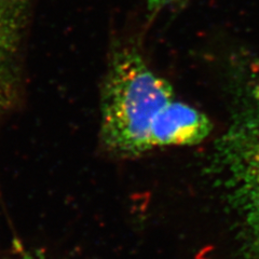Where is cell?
Segmentation results:
<instances>
[{
    "mask_svg": "<svg viewBox=\"0 0 259 259\" xmlns=\"http://www.w3.org/2000/svg\"><path fill=\"white\" fill-rule=\"evenodd\" d=\"M187 0H146V6L151 14H157L168 8L182 5Z\"/></svg>",
    "mask_w": 259,
    "mask_h": 259,
    "instance_id": "obj_4",
    "label": "cell"
},
{
    "mask_svg": "<svg viewBox=\"0 0 259 259\" xmlns=\"http://www.w3.org/2000/svg\"><path fill=\"white\" fill-rule=\"evenodd\" d=\"M31 0H0V115L13 102L24 23Z\"/></svg>",
    "mask_w": 259,
    "mask_h": 259,
    "instance_id": "obj_3",
    "label": "cell"
},
{
    "mask_svg": "<svg viewBox=\"0 0 259 259\" xmlns=\"http://www.w3.org/2000/svg\"><path fill=\"white\" fill-rule=\"evenodd\" d=\"M216 151L231 205L259 258V85L243 94Z\"/></svg>",
    "mask_w": 259,
    "mask_h": 259,
    "instance_id": "obj_2",
    "label": "cell"
},
{
    "mask_svg": "<svg viewBox=\"0 0 259 259\" xmlns=\"http://www.w3.org/2000/svg\"><path fill=\"white\" fill-rule=\"evenodd\" d=\"M173 87L157 75L139 49L121 46L113 50L101 93V137L121 156H140L156 148L158 126Z\"/></svg>",
    "mask_w": 259,
    "mask_h": 259,
    "instance_id": "obj_1",
    "label": "cell"
}]
</instances>
